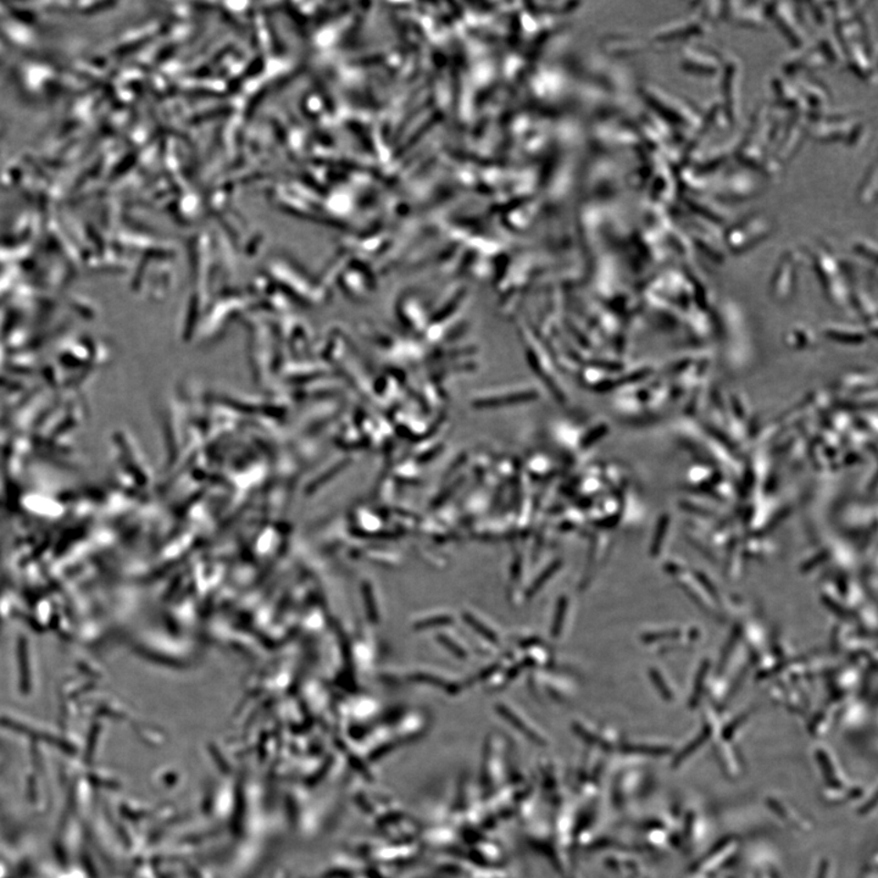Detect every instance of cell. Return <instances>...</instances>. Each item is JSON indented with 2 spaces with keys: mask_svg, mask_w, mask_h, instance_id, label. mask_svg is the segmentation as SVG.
I'll use <instances>...</instances> for the list:
<instances>
[{
  "mask_svg": "<svg viewBox=\"0 0 878 878\" xmlns=\"http://www.w3.org/2000/svg\"><path fill=\"white\" fill-rule=\"evenodd\" d=\"M447 623H450V619H448V617H443V619H440L439 617V619L425 620L420 623V628L429 627L431 626V624H433L432 626H439V624Z\"/></svg>",
  "mask_w": 878,
  "mask_h": 878,
  "instance_id": "cell-18",
  "label": "cell"
},
{
  "mask_svg": "<svg viewBox=\"0 0 878 878\" xmlns=\"http://www.w3.org/2000/svg\"><path fill=\"white\" fill-rule=\"evenodd\" d=\"M772 231L771 218L760 212H754L732 223L724 236V242L731 251L743 252L761 243L771 236Z\"/></svg>",
  "mask_w": 878,
  "mask_h": 878,
  "instance_id": "cell-4",
  "label": "cell"
},
{
  "mask_svg": "<svg viewBox=\"0 0 878 878\" xmlns=\"http://www.w3.org/2000/svg\"><path fill=\"white\" fill-rule=\"evenodd\" d=\"M529 395H515L511 397H503V398H497L491 400L490 403L482 404L480 407H496V406H505V404L526 402L529 399Z\"/></svg>",
  "mask_w": 878,
  "mask_h": 878,
  "instance_id": "cell-15",
  "label": "cell"
},
{
  "mask_svg": "<svg viewBox=\"0 0 878 878\" xmlns=\"http://www.w3.org/2000/svg\"><path fill=\"white\" fill-rule=\"evenodd\" d=\"M737 27L764 30L768 27L769 17L766 5L750 2L726 3L725 17Z\"/></svg>",
  "mask_w": 878,
  "mask_h": 878,
  "instance_id": "cell-10",
  "label": "cell"
},
{
  "mask_svg": "<svg viewBox=\"0 0 878 878\" xmlns=\"http://www.w3.org/2000/svg\"><path fill=\"white\" fill-rule=\"evenodd\" d=\"M686 207L692 212L693 216L709 222L711 225L722 226L731 220L728 208L722 207L724 203L711 195H683Z\"/></svg>",
  "mask_w": 878,
  "mask_h": 878,
  "instance_id": "cell-11",
  "label": "cell"
},
{
  "mask_svg": "<svg viewBox=\"0 0 878 878\" xmlns=\"http://www.w3.org/2000/svg\"><path fill=\"white\" fill-rule=\"evenodd\" d=\"M761 176L742 166L728 169L715 181L713 197L721 203H739L759 197L762 191Z\"/></svg>",
  "mask_w": 878,
  "mask_h": 878,
  "instance_id": "cell-3",
  "label": "cell"
},
{
  "mask_svg": "<svg viewBox=\"0 0 878 878\" xmlns=\"http://www.w3.org/2000/svg\"><path fill=\"white\" fill-rule=\"evenodd\" d=\"M558 567H559V563H555V565H552V567H549V569H548L547 571H545L544 573H542V577L538 578V580H537L536 582H534V584H533V588H532V590H531V594H534V592L540 590V588L542 587V585L544 584V582H545V581H548L549 578H551V574L554 573V571H555V570H558Z\"/></svg>",
  "mask_w": 878,
  "mask_h": 878,
  "instance_id": "cell-16",
  "label": "cell"
},
{
  "mask_svg": "<svg viewBox=\"0 0 878 878\" xmlns=\"http://www.w3.org/2000/svg\"><path fill=\"white\" fill-rule=\"evenodd\" d=\"M465 619L468 623L471 624V626L475 628L476 631H479L483 637L490 639L491 642H497V635H494V632L491 631L490 628L482 626V624L479 623L475 617H472L470 614H466Z\"/></svg>",
  "mask_w": 878,
  "mask_h": 878,
  "instance_id": "cell-14",
  "label": "cell"
},
{
  "mask_svg": "<svg viewBox=\"0 0 878 878\" xmlns=\"http://www.w3.org/2000/svg\"><path fill=\"white\" fill-rule=\"evenodd\" d=\"M720 77V98L728 113L729 124L732 125L739 120L740 107H742L743 67L739 57L731 54L724 57Z\"/></svg>",
  "mask_w": 878,
  "mask_h": 878,
  "instance_id": "cell-6",
  "label": "cell"
},
{
  "mask_svg": "<svg viewBox=\"0 0 878 878\" xmlns=\"http://www.w3.org/2000/svg\"><path fill=\"white\" fill-rule=\"evenodd\" d=\"M711 25L708 24L702 17L693 15L670 21V23L661 25L652 36V42L656 48H661L670 45V43L679 41H691L692 38L706 35L709 31Z\"/></svg>",
  "mask_w": 878,
  "mask_h": 878,
  "instance_id": "cell-8",
  "label": "cell"
},
{
  "mask_svg": "<svg viewBox=\"0 0 878 878\" xmlns=\"http://www.w3.org/2000/svg\"><path fill=\"white\" fill-rule=\"evenodd\" d=\"M808 135L822 143L842 142L851 147L858 146L866 129L859 113H820L808 117Z\"/></svg>",
  "mask_w": 878,
  "mask_h": 878,
  "instance_id": "cell-2",
  "label": "cell"
},
{
  "mask_svg": "<svg viewBox=\"0 0 878 878\" xmlns=\"http://www.w3.org/2000/svg\"><path fill=\"white\" fill-rule=\"evenodd\" d=\"M807 119V115H792L785 131L773 148L771 154L780 166L789 162L803 144L805 136L808 135Z\"/></svg>",
  "mask_w": 878,
  "mask_h": 878,
  "instance_id": "cell-9",
  "label": "cell"
},
{
  "mask_svg": "<svg viewBox=\"0 0 878 878\" xmlns=\"http://www.w3.org/2000/svg\"><path fill=\"white\" fill-rule=\"evenodd\" d=\"M766 13L769 20L775 23L794 48L800 49L808 45L807 23L804 21V12L801 10V5L772 3L766 5Z\"/></svg>",
  "mask_w": 878,
  "mask_h": 878,
  "instance_id": "cell-5",
  "label": "cell"
},
{
  "mask_svg": "<svg viewBox=\"0 0 878 878\" xmlns=\"http://www.w3.org/2000/svg\"><path fill=\"white\" fill-rule=\"evenodd\" d=\"M567 610V601L562 599L559 602L558 612H556V616L554 620V625H553V635L558 637L560 631H562L563 615H565Z\"/></svg>",
  "mask_w": 878,
  "mask_h": 878,
  "instance_id": "cell-13",
  "label": "cell"
},
{
  "mask_svg": "<svg viewBox=\"0 0 878 878\" xmlns=\"http://www.w3.org/2000/svg\"><path fill=\"white\" fill-rule=\"evenodd\" d=\"M877 194V168L876 164L870 166L865 177L858 188V201L860 204L871 205L876 201Z\"/></svg>",
  "mask_w": 878,
  "mask_h": 878,
  "instance_id": "cell-12",
  "label": "cell"
},
{
  "mask_svg": "<svg viewBox=\"0 0 878 878\" xmlns=\"http://www.w3.org/2000/svg\"><path fill=\"white\" fill-rule=\"evenodd\" d=\"M439 639L444 643V646H446L448 649H450L451 652L454 653V656H457L459 657L466 656L464 650H462L460 646H454L455 643L451 642L450 639H448L446 637H440Z\"/></svg>",
  "mask_w": 878,
  "mask_h": 878,
  "instance_id": "cell-17",
  "label": "cell"
},
{
  "mask_svg": "<svg viewBox=\"0 0 878 878\" xmlns=\"http://www.w3.org/2000/svg\"><path fill=\"white\" fill-rule=\"evenodd\" d=\"M646 102L653 107V113L666 121L672 128L683 133L689 139L699 129L702 110L695 104L670 92L656 83L646 87Z\"/></svg>",
  "mask_w": 878,
  "mask_h": 878,
  "instance_id": "cell-1",
  "label": "cell"
},
{
  "mask_svg": "<svg viewBox=\"0 0 878 878\" xmlns=\"http://www.w3.org/2000/svg\"><path fill=\"white\" fill-rule=\"evenodd\" d=\"M682 70L696 76H720L724 56L695 42H686L679 50Z\"/></svg>",
  "mask_w": 878,
  "mask_h": 878,
  "instance_id": "cell-7",
  "label": "cell"
}]
</instances>
